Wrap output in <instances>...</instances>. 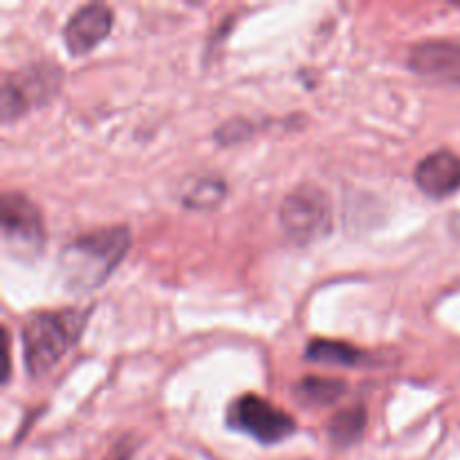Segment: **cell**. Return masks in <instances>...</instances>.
<instances>
[{
	"label": "cell",
	"mask_w": 460,
	"mask_h": 460,
	"mask_svg": "<svg viewBox=\"0 0 460 460\" xmlns=\"http://www.w3.org/2000/svg\"><path fill=\"white\" fill-rule=\"evenodd\" d=\"M128 247L130 229L124 225H112L76 236L58 254V270L66 290L85 295L102 288L112 270L128 254Z\"/></svg>",
	"instance_id": "obj_1"
},
{
	"label": "cell",
	"mask_w": 460,
	"mask_h": 460,
	"mask_svg": "<svg viewBox=\"0 0 460 460\" xmlns=\"http://www.w3.org/2000/svg\"><path fill=\"white\" fill-rule=\"evenodd\" d=\"M90 310H43L22 323V362L31 377L52 371L84 332Z\"/></svg>",
	"instance_id": "obj_2"
},
{
	"label": "cell",
	"mask_w": 460,
	"mask_h": 460,
	"mask_svg": "<svg viewBox=\"0 0 460 460\" xmlns=\"http://www.w3.org/2000/svg\"><path fill=\"white\" fill-rule=\"evenodd\" d=\"M279 223L290 243L313 245L332 229L331 198L314 184H301L281 202Z\"/></svg>",
	"instance_id": "obj_3"
},
{
	"label": "cell",
	"mask_w": 460,
	"mask_h": 460,
	"mask_svg": "<svg viewBox=\"0 0 460 460\" xmlns=\"http://www.w3.org/2000/svg\"><path fill=\"white\" fill-rule=\"evenodd\" d=\"M61 67L52 63H34L22 70L9 72L0 90V119L12 124L13 119L48 103L61 88Z\"/></svg>",
	"instance_id": "obj_4"
},
{
	"label": "cell",
	"mask_w": 460,
	"mask_h": 460,
	"mask_svg": "<svg viewBox=\"0 0 460 460\" xmlns=\"http://www.w3.org/2000/svg\"><path fill=\"white\" fill-rule=\"evenodd\" d=\"M227 425L234 431L252 436L261 445H277L296 431L290 413L256 394H245L229 404Z\"/></svg>",
	"instance_id": "obj_5"
},
{
	"label": "cell",
	"mask_w": 460,
	"mask_h": 460,
	"mask_svg": "<svg viewBox=\"0 0 460 460\" xmlns=\"http://www.w3.org/2000/svg\"><path fill=\"white\" fill-rule=\"evenodd\" d=\"M0 223L7 252L18 259H34L45 247V223L40 209L27 196L4 191L0 200Z\"/></svg>",
	"instance_id": "obj_6"
},
{
	"label": "cell",
	"mask_w": 460,
	"mask_h": 460,
	"mask_svg": "<svg viewBox=\"0 0 460 460\" xmlns=\"http://www.w3.org/2000/svg\"><path fill=\"white\" fill-rule=\"evenodd\" d=\"M112 22H115V13L103 3H90L76 9L63 30L67 52L72 57H84V54L93 52L99 43L108 39Z\"/></svg>",
	"instance_id": "obj_7"
},
{
	"label": "cell",
	"mask_w": 460,
	"mask_h": 460,
	"mask_svg": "<svg viewBox=\"0 0 460 460\" xmlns=\"http://www.w3.org/2000/svg\"><path fill=\"white\" fill-rule=\"evenodd\" d=\"M407 63L425 79L460 85V45L452 40H422L413 45Z\"/></svg>",
	"instance_id": "obj_8"
},
{
	"label": "cell",
	"mask_w": 460,
	"mask_h": 460,
	"mask_svg": "<svg viewBox=\"0 0 460 460\" xmlns=\"http://www.w3.org/2000/svg\"><path fill=\"white\" fill-rule=\"evenodd\" d=\"M418 189L434 200H443L460 189V157L456 153L440 148L418 162L413 171Z\"/></svg>",
	"instance_id": "obj_9"
},
{
	"label": "cell",
	"mask_w": 460,
	"mask_h": 460,
	"mask_svg": "<svg viewBox=\"0 0 460 460\" xmlns=\"http://www.w3.org/2000/svg\"><path fill=\"white\" fill-rule=\"evenodd\" d=\"M227 196V182L216 175H198L182 182L178 198L187 209L211 211Z\"/></svg>",
	"instance_id": "obj_10"
},
{
	"label": "cell",
	"mask_w": 460,
	"mask_h": 460,
	"mask_svg": "<svg viewBox=\"0 0 460 460\" xmlns=\"http://www.w3.org/2000/svg\"><path fill=\"white\" fill-rule=\"evenodd\" d=\"M292 394L301 407H331V404L340 402L341 395L346 394V382L337 380V377L305 376L296 382Z\"/></svg>",
	"instance_id": "obj_11"
},
{
	"label": "cell",
	"mask_w": 460,
	"mask_h": 460,
	"mask_svg": "<svg viewBox=\"0 0 460 460\" xmlns=\"http://www.w3.org/2000/svg\"><path fill=\"white\" fill-rule=\"evenodd\" d=\"M304 358L314 364H335V367H362L368 364V355L358 346L340 340H313L304 350Z\"/></svg>",
	"instance_id": "obj_12"
},
{
	"label": "cell",
	"mask_w": 460,
	"mask_h": 460,
	"mask_svg": "<svg viewBox=\"0 0 460 460\" xmlns=\"http://www.w3.org/2000/svg\"><path fill=\"white\" fill-rule=\"evenodd\" d=\"M364 427H367V409L364 404H350L332 418L328 425V436L335 447L346 449L362 438Z\"/></svg>",
	"instance_id": "obj_13"
},
{
	"label": "cell",
	"mask_w": 460,
	"mask_h": 460,
	"mask_svg": "<svg viewBox=\"0 0 460 460\" xmlns=\"http://www.w3.org/2000/svg\"><path fill=\"white\" fill-rule=\"evenodd\" d=\"M252 126L254 124L247 119H232V121H227V124L220 126V128L214 133V137L218 139L223 146H229V144L243 142V139L250 137V135L254 133V128H252Z\"/></svg>",
	"instance_id": "obj_14"
},
{
	"label": "cell",
	"mask_w": 460,
	"mask_h": 460,
	"mask_svg": "<svg viewBox=\"0 0 460 460\" xmlns=\"http://www.w3.org/2000/svg\"><path fill=\"white\" fill-rule=\"evenodd\" d=\"M130 456H133V445H130V438H124L106 460H130Z\"/></svg>",
	"instance_id": "obj_15"
}]
</instances>
